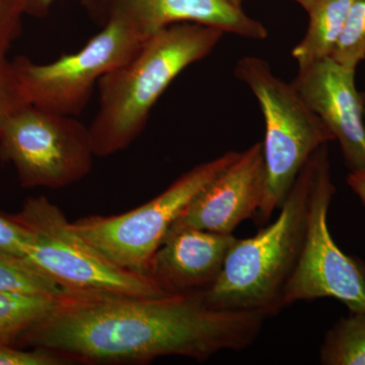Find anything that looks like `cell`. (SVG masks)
I'll return each mask as SVG.
<instances>
[{
    "mask_svg": "<svg viewBox=\"0 0 365 365\" xmlns=\"http://www.w3.org/2000/svg\"><path fill=\"white\" fill-rule=\"evenodd\" d=\"M56 1L57 0H24L26 14L37 19L45 18Z\"/></svg>",
    "mask_w": 365,
    "mask_h": 365,
    "instance_id": "23",
    "label": "cell"
},
{
    "mask_svg": "<svg viewBox=\"0 0 365 365\" xmlns=\"http://www.w3.org/2000/svg\"><path fill=\"white\" fill-rule=\"evenodd\" d=\"M64 299L0 292V345L16 346L31 327Z\"/></svg>",
    "mask_w": 365,
    "mask_h": 365,
    "instance_id": "15",
    "label": "cell"
},
{
    "mask_svg": "<svg viewBox=\"0 0 365 365\" xmlns=\"http://www.w3.org/2000/svg\"><path fill=\"white\" fill-rule=\"evenodd\" d=\"M98 23L121 21L144 40L163 29L179 23H196L220 29L242 38L268 37L260 21L247 16L225 0H81Z\"/></svg>",
    "mask_w": 365,
    "mask_h": 365,
    "instance_id": "11",
    "label": "cell"
},
{
    "mask_svg": "<svg viewBox=\"0 0 365 365\" xmlns=\"http://www.w3.org/2000/svg\"><path fill=\"white\" fill-rule=\"evenodd\" d=\"M306 239L282 295V307L302 300L330 297L349 312H365V271L362 262L336 245L328 225V211L336 193L331 177L328 144L312 155Z\"/></svg>",
    "mask_w": 365,
    "mask_h": 365,
    "instance_id": "8",
    "label": "cell"
},
{
    "mask_svg": "<svg viewBox=\"0 0 365 365\" xmlns=\"http://www.w3.org/2000/svg\"><path fill=\"white\" fill-rule=\"evenodd\" d=\"M232 235L196 228L168 232L150 263L148 275L170 295L202 294L222 273Z\"/></svg>",
    "mask_w": 365,
    "mask_h": 365,
    "instance_id": "13",
    "label": "cell"
},
{
    "mask_svg": "<svg viewBox=\"0 0 365 365\" xmlns=\"http://www.w3.org/2000/svg\"><path fill=\"white\" fill-rule=\"evenodd\" d=\"M266 187L263 143H256L240 153L237 160L194 198L169 232L196 228L232 235L242 222L258 215Z\"/></svg>",
    "mask_w": 365,
    "mask_h": 365,
    "instance_id": "10",
    "label": "cell"
},
{
    "mask_svg": "<svg viewBox=\"0 0 365 365\" xmlns=\"http://www.w3.org/2000/svg\"><path fill=\"white\" fill-rule=\"evenodd\" d=\"M269 317L216 309L202 294L69 297L16 346L41 348L69 362L148 364L165 356L204 362L253 345Z\"/></svg>",
    "mask_w": 365,
    "mask_h": 365,
    "instance_id": "1",
    "label": "cell"
},
{
    "mask_svg": "<svg viewBox=\"0 0 365 365\" xmlns=\"http://www.w3.org/2000/svg\"><path fill=\"white\" fill-rule=\"evenodd\" d=\"M230 6L235 7V9H242V2L244 0H225Z\"/></svg>",
    "mask_w": 365,
    "mask_h": 365,
    "instance_id": "26",
    "label": "cell"
},
{
    "mask_svg": "<svg viewBox=\"0 0 365 365\" xmlns=\"http://www.w3.org/2000/svg\"><path fill=\"white\" fill-rule=\"evenodd\" d=\"M225 35L196 23L174 24L144 40L133 56L98 81L100 104L90 128L96 157L126 150L177 76L207 57Z\"/></svg>",
    "mask_w": 365,
    "mask_h": 365,
    "instance_id": "2",
    "label": "cell"
},
{
    "mask_svg": "<svg viewBox=\"0 0 365 365\" xmlns=\"http://www.w3.org/2000/svg\"><path fill=\"white\" fill-rule=\"evenodd\" d=\"M235 76L254 93L265 121L267 187L258 216L262 222H267L282 205L311 155L335 137L292 83L276 76L266 60L242 57L235 64Z\"/></svg>",
    "mask_w": 365,
    "mask_h": 365,
    "instance_id": "5",
    "label": "cell"
},
{
    "mask_svg": "<svg viewBox=\"0 0 365 365\" xmlns=\"http://www.w3.org/2000/svg\"><path fill=\"white\" fill-rule=\"evenodd\" d=\"M26 14L24 0H0V56H6L21 33Z\"/></svg>",
    "mask_w": 365,
    "mask_h": 365,
    "instance_id": "20",
    "label": "cell"
},
{
    "mask_svg": "<svg viewBox=\"0 0 365 365\" xmlns=\"http://www.w3.org/2000/svg\"><path fill=\"white\" fill-rule=\"evenodd\" d=\"M14 220L30 232L24 259L71 297H165L150 276L118 267L73 230L44 196L30 197Z\"/></svg>",
    "mask_w": 365,
    "mask_h": 365,
    "instance_id": "4",
    "label": "cell"
},
{
    "mask_svg": "<svg viewBox=\"0 0 365 365\" xmlns=\"http://www.w3.org/2000/svg\"><path fill=\"white\" fill-rule=\"evenodd\" d=\"M295 2H297V4H299V6H302L304 7V9H306V11H309V9H312V6H314V2L317 1V0H294Z\"/></svg>",
    "mask_w": 365,
    "mask_h": 365,
    "instance_id": "25",
    "label": "cell"
},
{
    "mask_svg": "<svg viewBox=\"0 0 365 365\" xmlns=\"http://www.w3.org/2000/svg\"><path fill=\"white\" fill-rule=\"evenodd\" d=\"M90 128L76 117L29 104L0 131V158L11 163L24 188H66L90 174Z\"/></svg>",
    "mask_w": 365,
    "mask_h": 365,
    "instance_id": "7",
    "label": "cell"
},
{
    "mask_svg": "<svg viewBox=\"0 0 365 365\" xmlns=\"http://www.w3.org/2000/svg\"><path fill=\"white\" fill-rule=\"evenodd\" d=\"M362 104H364V113L365 119V93H361Z\"/></svg>",
    "mask_w": 365,
    "mask_h": 365,
    "instance_id": "27",
    "label": "cell"
},
{
    "mask_svg": "<svg viewBox=\"0 0 365 365\" xmlns=\"http://www.w3.org/2000/svg\"><path fill=\"white\" fill-rule=\"evenodd\" d=\"M227 151L185 173L160 195L119 215L88 216L71 227L118 267L148 275L150 263L170 227L194 198L239 157Z\"/></svg>",
    "mask_w": 365,
    "mask_h": 365,
    "instance_id": "6",
    "label": "cell"
},
{
    "mask_svg": "<svg viewBox=\"0 0 365 365\" xmlns=\"http://www.w3.org/2000/svg\"><path fill=\"white\" fill-rule=\"evenodd\" d=\"M347 184L365 206V170L350 173L347 177Z\"/></svg>",
    "mask_w": 365,
    "mask_h": 365,
    "instance_id": "24",
    "label": "cell"
},
{
    "mask_svg": "<svg viewBox=\"0 0 365 365\" xmlns=\"http://www.w3.org/2000/svg\"><path fill=\"white\" fill-rule=\"evenodd\" d=\"M292 85L332 132L351 172L365 170V123L355 71L331 57L299 66Z\"/></svg>",
    "mask_w": 365,
    "mask_h": 365,
    "instance_id": "12",
    "label": "cell"
},
{
    "mask_svg": "<svg viewBox=\"0 0 365 365\" xmlns=\"http://www.w3.org/2000/svg\"><path fill=\"white\" fill-rule=\"evenodd\" d=\"M71 362L41 348L23 350L14 345H0V365H63Z\"/></svg>",
    "mask_w": 365,
    "mask_h": 365,
    "instance_id": "21",
    "label": "cell"
},
{
    "mask_svg": "<svg viewBox=\"0 0 365 365\" xmlns=\"http://www.w3.org/2000/svg\"><path fill=\"white\" fill-rule=\"evenodd\" d=\"M354 0H317L307 11L309 25L304 38L292 49L299 66L330 57L337 44Z\"/></svg>",
    "mask_w": 365,
    "mask_h": 365,
    "instance_id": "14",
    "label": "cell"
},
{
    "mask_svg": "<svg viewBox=\"0 0 365 365\" xmlns=\"http://www.w3.org/2000/svg\"><path fill=\"white\" fill-rule=\"evenodd\" d=\"M312 177L309 158L283 201L277 220L254 237L237 240L220 277L202 294L209 306L261 312L268 317L283 309V292L306 239Z\"/></svg>",
    "mask_w": 365,
    "mask_h": 365,
    "instance_id": "3",
    "label": "cell"
},
{
    "mask_svg": "<svg viewBox=\"0 0 365 365\" xmlns=\"http://www.w3.org/2000/svg\"><path fill=\"white\" fill-rule=\"evenodd\" d=\"M30 240V232L13 215L0 212V253L24 258Z\"/></svg>",
    "mask_w": 365,
    "mask_h": 365,
    "instance_id": "22",
    "label": "cell"
},
{
    "mask_svg": "<svg viewBox=\"0 0 365 365\" xmlns=\"http://www.w3.org/2000/svg\"><path fill=\"white\" fill-rule=\"evenodd\" d=\"M319 361L324 365H365V312H350L326 333Z\"/></svg>",
    "mask_w": 365,
    "mask_h": 365,
    "instance_id": "16",
    "label": "cell"
},
{
    "mask_svg": "<svg viewBox=\"0 0 365 365\" xmlns=\"http://www.w3.org/2000/svg\"><path fill=\"white\" fill-rule=\"evenodd\" d=\"M143 38L130 26L110 21L81 50L39 64L25 56L14 58V71L29 104L78 117L100 79L133 56Z\"/></svg>",
    "mask_w": 365,
    "mask_h": 365,
    "instance_id": "9",
    "label": "cell"
},
{
    "mask_svg": "<svg viewBox=\"0 0 365 365\" xmlns=\"http://www.w3.org/2000/svg\"><path fill=\"white\" fill-rule=\"evenodd\" d=\"M0 292L48 297H71L25 259L4 253H0Z\"/></svg>",
    "mask_w": 365,
    "mask_h": 365,
    "instance_id": "17",
    "label": "cell"
},
{
    "mask_svg": "<svg viewBox=\"0 0 365 365\" xmlns=\"http://www.w3.org/2000/svg\"><path fill=\"white\" fill-rule=\"evenodd\" d=\"M362 265H364V271H365V263H364V262H362Z\"/></svg>",
    "mask_w": 365,
    "mask_h": 365,
    "instance_id": "28",
    "label": "cell"
},
{
    "mask_svg": "<svg viewBox=\"0 0 365 365\" xmlns=\"http://www.w3.org/2000/svg\"><path fill=\"white\" fill-rule=\"evenodd\" d=\"M331 58L350 71L365 59V0H354Z\"/></svg>",
    "mask_w": 365,
    "mask_h": 365,
    "instance_id": "18",
    "label": "cell"
},
{
    "mask_svg": "<svg viewBox=\"0 0 365 365\" xmlns=\"http://www.w3.org/2000/svg\"><path fill=\"white\" fill-rule=\"evenodd\" d=\"M29 105L13 63L6 56H0V131L6 122Z\"/></svg>",
    "mask_w": 365,
    "mask_h": 365,
    "instance_id": "19",
    "label": "cell"
}]
</instances>
